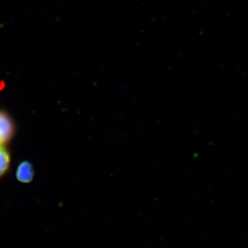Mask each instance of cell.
<instances>
[{"label": "cell", "mask_w": 248, "mask_h": 248, "mask_svg": "<svg viewBox=\"0 0 248 248\" xmlns=\"http://www.w3.org/2000/svg\"><path fill=\"white\" fill-rule=\"evenodd\" d=\"M14 134V124L5 112L0 111V145L8 142Z\"/></svg>", "instance_id": "1"}, {"label": "cell", "mask_w": 248, "mask_h": 248, "mask_svg": "<svg viewBox=\"0 0 248 248\" xmlns=\"http://www.w3.org/2000/svg\"><path fill=\"white\" fill-rule=\"evenodd\" d=\"M35 171L30 162H23L19 165L16 170V178L22 183H29L32 181Z\"/></svg>", "instance_id": "2"}, {"label": "cell", "mask_w": 248, "mask_h": 248, "mask_svg": "<svg viewBox=\"0 0 248 248\" xmlns=\"http://www.w3.org/2000/svg\"><path fill=\"white\" fill-rule=\"evenodd\" d=\"M10 155L4 145H0V177H2L10 166Z\"/></svg>", "instance_id": "3"}]
</instances>
